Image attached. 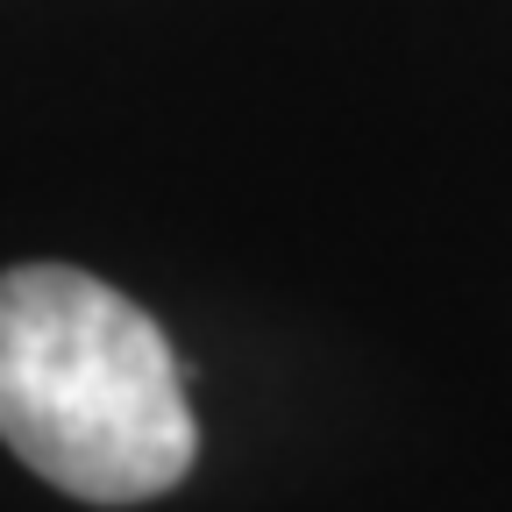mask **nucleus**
Instances as JSON below:
<instances>
[{
	"label": "nucleus",
	"mask_w": 512,
	"mask_h": 512,
	"mask_svg": "<svg viewBox=\"0 0 512 512\" xmlns=\"http://www.w3.org/2000/svg\"><path fill=\"white\" fill-rule=\"evenodd\" d=\"M0 441L86 505L164 498L200 456L164 328L72 264L0 271Z\"/></svg>",
	"instance_id": "1"
}]
</instances>
